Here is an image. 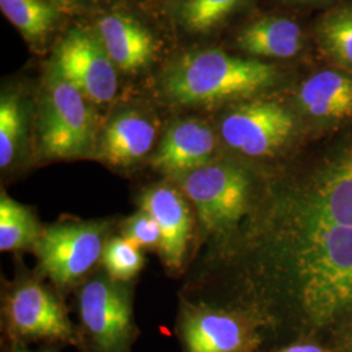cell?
<instances>
[{"instance_id": "6da1fadb", "label": "cell", "mask_w": 352, "mask_h": 352, "mask_svg": "<svg viewBox=\"0 0 352 352\" xmlns=\"http://www.w3.org/2000/svg\"><path fill=\"white\" fill-rule=\"evenodd\" d=\"M239 240L236 305L283 338L330 340L352 322V140L299 180L266 187Z\"/></svg>"}, {"instance_id": "7a4b0ae2", "label": "cell", "mask_w": 352, "mask_h": 352, "mask_svg": "<svg viewBox=\"0 0 352 352\" xmlns=\"http://www.w3.org/2000/svg\"><path fill=\"white\" fill-rule=\"evenodd\" d=\"M279 71L273 64L221 50L190 52L171 64L164 77L168 101L184 107H212L247 101L272 88Z\"/></svg>"}, {"instance_id": "3957f363", "label": "cell", "mask_w": 352, "mask_h": 352, "mask_svg": "<svg viewBox=\"0 0 352 352\" xmlns=\"http://www.w3.org/2000/svg\"><path fill=\"white\" fill-rule=\"evenodd\" d=\"M171 180L195 208L204 240L226 244L256 200L250 171L234 162L215 160Z\"/></svg>"}, {"instance_id": "277c9868", "label": "cell", "mask_w": 352, "mask_h": 352, "mask_svg": "<svg viewBox=\"0 0 352 352\" xmlns=\"http://www.w3.org/2000/svg\"><path fill=\"white\" fill-rule=\"evenodd\" d=\"M175 334L182 352H267L280 340L250 309L205 299L180 302Z\"/></svg>"}, {"instance_id": "5b68a950", "label": "cell", "mask_w": 352, "mask_h": 352, "mask_svg": "<svg viewBox=\"0 0 352 352\" xmlns=\"http://www.w3.org/2000/svg\"><path fill=\"white\" fill-rule=\"evenodd\" d=\"M129 282H120L103 269L77 289L78 352H132L139 338Z\"/></svg>"}, {"instance_id": "8992f818", "label": "cell", "mask_w": 352, "mask_h": 352, "mask_svg": "<svg viewBox=\"0 0 352 352\" xmlns=\"http://www.w3.org/2000/svg\"><path fill=\"white\" fill-rule=\"evenodd\" d=\"M38 146L47 160L91 157L97 146V123L91 103L51 69L38 113Z\"/></svg>"}, {"instance_id": "52a82bcc", "label": "cell", "mask_w": 352, "mask_h": 352, "mask_svg": "<svg viewBox=\"0 0 352 352\" xmlns=\"http://www.w3.org/2000/svg\"><path fill=\"white\" fill-rule=\"evenodd\" d=\"M1 330L6 346H77L65 304L37 278H20L3 295Z\"/></svg>"}, {"instance_id": "ba28073f", "label": "cell", "mask_w": 352, "mask_h": 352, "mask_svg": "<svg viewBox=\"0 0 352 352\" xmlns=\"http://www.w3.org/2000/svg\"><path fill=\"white\" fill-rule=\"evenodd\" d=\"M111 222L69 219L42 227L32 251L39 272L59 289L82 283L102 261Z\"/></svg>"}, {"instance_id": "9c48e42d", "label": "cell", "mask_w": 352, "mask_h": 352, "mask_svg": "<svg viewBox=\"0 0 352 352\" xmlns=\"http://www.w3.org/2000/svg\"><path fill=\"white\" fill-rule=\"evenodd\" d=\"M295 133V115L273 100H247L231 107L219 122L222 142L248 158L277 155Z\"/></svg>"}, {"instance_id": "30bf717a", "label": "cell", "mask_w": 352, "mask_h": 352, "mask_svg": "<svg viewBox=\"0 0 352 352\" xmlns=\"http://www.w3.org/2000/svg\"><path fill=\"white\" fill-rule=\"evenodd\" d=\"M52 69L78 89L91 104H106L116 96V67L97 33L71 29L56 47Z\"/></svg>"}, {"instance_id": "8fae6325", "label": "cell", "mask_w": 352, "mask_h": 352, "mask_svg": "<svg viewBox=\"0 0 352 352\" xmlns=\"http://www.w3.org/2000/svg\"><path fill=\"white\" fill-rule=\"evenodd\" d=\"M140 209L151 214L162 232L158 250L164 266L179 273L186 263L192 239L193 215L190 202L173 182L149 186L140 193Z\"/></svg>"}, {"instance_id": "7c38bea8", "label": "cell", "mask_w": 352, "mask_h": 352, "mask_svg": "<svg viewBox=\"0 0 352 352\" xmlns=\"http://www.w3.org/2000/svg\"><path fill=\"white\" fill-rule=\"evenodd\" d=\"M218 139L213 128L196 118L180 119L167 128L151 166L170 179L184 175L215 161Z\"/></svg>"}, {"instance_id": "4fadbf2b", "label": "cell", "mask_w": 352, "mask_h": 352, "mask_svg": "<svg viewBox=\"0 0 352 352\" xmlns=\"http://www.w3.org/2000/svg\"><path fill=\"white\" fill-rule=\"evenodd\" d=\"M158 129L149 115L124 110L113 115L98 135L94 155L109 167L131 170L153 151Z\"/></svg>"}, {"instance_id": "5bb4252c", "label": "cell", "mask_w": 352, "mask_h": 352, "mask_svg": "<svg viewBox=\"0 0 352 352\" xmlns=\"http://www.w3.org/2000/svg\"><path fill=\"white\" fill-rule=\"evenodd\" d=\"M96 33L116 68L132 72L146 67L157 54V41L135 19L109 13L97 21Z\"/></svg>"}, {"instance_id": "9a60e30c", "label": "cell", "mask_w": 352, "mask_h": 352, "mask_svg": "<svg viewBox=\"0 0 352 352\" xmlns=\"http://www.w3.org/2000/svg\"><path fill=\"white\" fill-rule=\"evenodd\" d=\"M302 113L322 122L352 118V75L325 69L307 78L296 93Z\"/></svg>"}, {"instance_id": "2e32d148", "label": "cell", "mask_w": 352, "mask_h": 352, "mask_svg": "<svg viewBox=\"0 0 352 352\" xmlns=\"http://www.w3.org/2000/svg\"><path fill=\"white\" fill-rule=\"evenodd\" d=\"M241 50L253 56L287 59L299 54L304 38L300 26L287 17H264L244 26L236 37Z\"/></svg>"}, {"instance_id": "e0dca14e", "label": "cell", "mask_w": 352, "mask_h": 352, "mask_svg": "<svg viewBox=\"0 0 352 352\" xmlns=\"http://www.w3.org/2000/svg\"><path fill=\"white\" fill-rule=\"evenodd\" d=\"M41 231L42 227L34 212L3 190L0 196V251L33 250Z\"/></svg>"}, {"instance_id": "ac0fdd59", "label": "cell", "mask_w": 352, "mask_h": 352, "mask_svg": "<svg viewBox=\"0 0 352 352\" xmlns=\"http://www.w3.org/2000/svg\"><path fill=\"white\" fill-rule=\"evenodd\" d=\"M4 16L32 42H42L59 21L58 7L46 0H0Z\"/></svg>"}, {"instance_id": "d6986e66", "label": "cell", "mask_w": 352, "mask_h": 352, "mask_svg": "<svg viewBox=\"0 0 352 352\" xmlns=\"http://www.w3.org/2000/svg\"><path fill=\"white\" fill-rule=\"evenodd\" d=\"M317 42L321 50L342 68L352 71V7L342 6L318 23Z\"/></svg>"}, {"instance_id": "ffe728a7", "label": "cell", "mask_w": 352, "mask_h": 352, "mask_svg": "<svg viewBox=\"0 0 352 352\" xmlns=\"http://www.w3.org/2000/svg\"><path fill=\"white\" fill-rule=\"evenodd\" d=\"M24 104L14 93H3L0 100V167L8 170L17 161L25 136Z\"/></svg>"}, {"instance_id": "44dd1931", "label": "cell", "mask_w": 352, "mask_h": 352, "mask_svg": "<svg viewBox=\"0 0 352 352\" xmlns=\"http://www.w3.org/2000/svg\"><path fill=\"white\" fill-rule=\"evenodd\" d=\"M244 0H186L180 7L182 24L193 33H206L223 23Z\"/></svg>"}, {"instance_id": "7402d4cb", "label": "cell", "mask_w": 352, "mask_h": 352, "mask_svg": "<svg viewBox=\"0 0 352 352\" xmlns=\"http://www.w3.org/2000/svg\"><path fill=\"white\" fill-rule=\"evenodd\" d=\"M102 265L110 277L129 282L145 265L142 250L124 236L110 238L102 254Z\"/></svg>"}, {"instance_id": "603a6c76", "label": "cell", "mask_w": 352, "mask_h": 352, "mask_svg": "<svg viewBox=\"0 0 352 352\" xmlns=\"http://www.w3.org/2000/svg\"><path fill=\"white\" fill-rule=\"evenodd\" d=\"M122 236L136 244L141 250L157 251L162 243V232L151 214L140 209L122 223Z\"/></svg>"}, {"instance_id": "cb8c5ba5", "label": "cell", "mask_w": 352, "mask_h": 352, "mask_svg": "<svg viewBox=\"0 0 352 352\" xmlns=\"http://www.w3.org/2000/svg\"><path fill=\"white\" fill-rule=\"evenodd\" d=\"M267 352H330L321 340L315 338H298Z\"/></svg>"}, {"instance_id": "d4e9b609", "label": "cell", "mask_w": 352, "mask_h": 352, "mask_svg": "<svg viewBox=\"0 0 352 352\" xmlns=\"http://www.w3.org/2000/svg\"><path fill=\"white\" fill-rule=\"evenodd\" d=\"M329 351L352 352V322L329 340Z\"/></svg>"}, {"instance_id": "484cf974", "label": "cell", "mask_w": 352, "mask_h": 352, "mask_svg": "<svg viewBox=\"0 0 352 352\" xmlns=\"http://www.w3.org/2000/svg\"><path fill=\"white\" fill-rule=\"evenodd\" d=\"M58 346H45L39 350H30L28 346H6V352H59Z\"/></svg>"}, {"instance_id": "4316f807", "label": "cell", "mask_w": 352, "mask_h": 352, "mask_svg": "<svg viewBox=\"0 0 352 352\" xmlns=\"http://www.w3.org/2000/svg\"><path fill=\"white\" fill-rule=\"evenodd\" d=\"M46 1L56 6V4H71V3H75L77 0H46Z\"/></svg>"}, {"instance_id": "83f0119b", "label": "cell", "mask_w": 352, "mask_h": 352, "mask_svg": "<svg viewBox=\"0 0 352 352\" xmlns=\"http://www.w3.org/2000/svg\"><path fill=\"white\" fill-rule=\"evenodd\" d=\"M289 1H296V3H305V4H312V3H324V1H329V0H289Z\"/></svg>"}]
</instances>
